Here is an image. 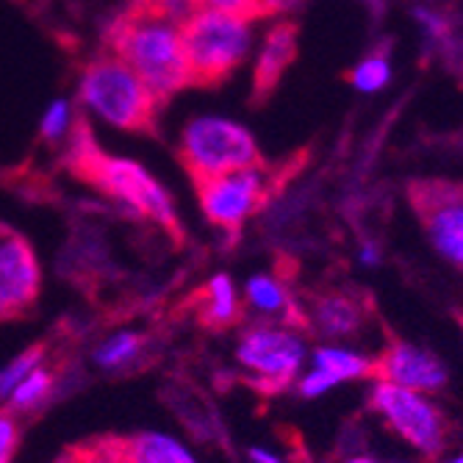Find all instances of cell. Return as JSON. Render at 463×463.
Segmentation results:
<instances>
[{"label": "cell", "instance_id": "6da1fadb", "mask_svg": "<svg viewBox=\"0 0 463 463\" xmlns=\"http://www.w3.org/2000/svg\"><path fill=\"white\" fill-rule=\"evenodd\" d=\"M114 56L128 64L158 100L192 87L181 25L145 4L114 25Z\"/></svg>", "mask_w": 463, "mask_h": 463}, {"label": "cell", "instance_id": "7a4b0ae2", "mask_svg": "<svg viewBox=\"0 0 463 463\" xmlns=\"http://www.w3.org/2000/svg\"><path fill=\"white\" fill-rule=\"evenodd\" d=\"M72 137V166L87 178L92 186H98L103 194L117 200L122 208H128L137 217H147L150 222L166 228L170 233H178V214L173 194L164 189V184L156 181V175L134 158L111 156L98 147V142L87 134L83 125Z\"/></svg>", "mask_w": 463, "mask_h": 463}, {"label": "cell", "instance_id": "3957f363", "mask_svg": "<svg viewBox=\"0 0 463 463\" xmlns=\"http://www.w3.org/2000/svg\"><path fill=\"white\" fill-rule=\"evenodd\" d=\"M78 103L117 131H150L158 98L117 56H100L78 78Z\"/></svg>", "mask_w": 463, "mask_h": 463}, {"label": "cell", "instance_id": "277c9868", "mask_svg": "<svg viewBox=\"0 0 463 463\" xmlns=\"http://www.w3.org/2000/svg\"><path fill=\"white\" fill-rule=\"evenodd\" d=\"M181 31L192 87H217L252 51V17L247 14L197 9Z\"/></svg>", "mask_w": 463, "mask_h": 463}, {"label": "cell", "instance_id": "5b68a950", "mask_svg": "<svg viewBox=\"0 0 463 463\" xmlns=\"http://www.w3.org/2000/svg\"><path fill=\"white\" fill-rule=\"evenodd\" d=\"M178 150L194 181L261 164V150L250 128L220 114L192 117L181 131Z\"/></svg>", "mask_w": 463, "mask_h": 463}, {"label": "cell", "instance_id": "8992f818", "mask_svg": "<svg viewBox=\"0 0 463 463\" xmlns=\"http://www.w3.org/2000/svg\"><path fill=\"white\" fill-rule=\"evenodd\" d=\"M308 342L283 322H261L241 333L236 345V361L267 392H283L303 374L308 364Z\"/></svg>", "mask_w": 463, "mask_h": 463}, {"label": "cell", "instance_id": "52a82bcc", "mask_svg": "<svg viewBox=\"0 0 463 463\" xmlns=\"http://www.w3.org/2000/svg\"><path fill=\"white\" fill-rule=\"evenodd\" d=\"M369 408L383 419L413 452L436 458L447 447V419L430 394L402 389L377 377L369 392Z\"/></svg>", "mask_w": 463, "mask_h": 463}, {"label": "cell", "instance_id": "ba28073f", "mask_svg": "<svg viewBox=\"0 0 463 463\" xmlns=\"http://www.w3.org/2000/svg\"><path fill=\"white\" fill-rule=\"evenodd\" d=\"M408 197L433 250L463 272V181H413Z\"/></svg>", "mask_w": 463, "mask_h": 463}, {"label": "cell", "instance_id": "9c48e42d", "mask_svg": "<svg viewBox=\"0 0 463 463\" xmlns=\"http://www.w3.org/2000/svg\"><path fill=\"white\" fill-rule=\"evenodd\" d=\"M194 184L205 220L225 231H239L264 205L269 189L261 164L222 173L214 178H203Z\"/></svg>", "mask_w": 463, "mask_h": 463}, {"label": "cell", "instance_id": "30bf717a", "mask_svg": "<svg viewBox=\"0 0 463 463\" xmlns=\"http://www.w3.org/2000/svg\"><path fill=\"white\" fill-rule=\"evenodd\" d=\"M42 288V267L31 241L6 231L0 236V319L25 314Z\"/></svg>", "mask_w": 463, "mask_h": 463}, {"label": "cell", "instance_id": "8fae6325", "mask_svg": "<svg viewBox=\"0 0 463 463\" xmlns=\"http://www.w3.org/2000/svg\"><path fill=\"white\" fill-rule=\"evenodd\" d=\"M374 374L381 381L397 383L402 389H413L422 394H439L449 383V366L428 347L413 342H392L381 358H374Z\"/></svg>", "mask_w": 463, "mask_h": 463}, {"label": "cell", "instance_id": "7c38bea8", "mask_svg": "<svg viewBox=\"0 0 463 463\" xmlns=\"http://www.w3.org/2000/svg\"><path fill=\"white\" fill-rule=\"evenodd\" d=\"M294 59H298V25L291 20H278L264 33L256 67H252V95H256V100H264L275 92Z\"/></svg>", "mask_w": 463, "mask_h": 463}, {"label": "cell", "instance_id": "4fadbf2b", "mask_svg": "<svg viewBox=\"0 0 463 463\" xmlns=\"http://www.w3.org/2000/svg\"><path fill=\"white\" fill-rule=\"evenodd\" d=\"M90 455L100 460H119V463H197L194 455L178 439L166 433H137L128 439H117L111 444L90 449Z\"/></svg>", "mask_w": 463, "mask_h": 463}, {"label": "cell", "instance_id": "5bb4252c", "mask_svg": "<svg viewBox=\"0 0 463 463\" xmlns=\"http://www.w3.org/2000/svg\"><path fill=\"white\" fill-rule=\"evenodd\" d=\"M366 319V311L358 298L345 291H327L319 294L308 311L311 327L330 342H347L353 335L361 333Z\"/></svg>", "mask_w": 463, "mask_h": 463}, {"label": "cell", "instance_id": "9a60e30c", "mask_svg": "<svg viewBox=\"0 0 463 463\" xmlns=\"http://www.w3.org/2000/svg\"><path fill=\"white\" fill-rule=\"evenodd\" d=\"M244 300L247 306L256 311L259 317L269 319V322H283L291 325V319H298L300 314L294 311V300L288 288L283 286V280H278L275 275H252L244 283Z\"/></svg>", "mask_w": 463, "mask_h": 463}, {"label": "cell", "instance_id": "2e32d148", "mask_svg": "<svg viewBox=\"0 0 463 463\" xmlns=\"http://www.w3.org/2000/svg\"><path fill=\"white\" fill-rule=\"evenodd\" d=\"M308 361H311L314 369H322V372L333 374L335 381H339V386L353 383V381H364V377L374 374V358L355 350V347H347L342 342H330V345L314 347Z\"/></svg>", "mask_w": 463, "mask_h": 463}, {"label": "cell", "instance_id": "e0dca14e", "mask_svg": "<svg viewBox=\"0 0 463 463\" xmlns=\"http://www.w3.org/2000/svg\"><path fill=\"white\" fill-rule=\"evenodd\" d=\"M239 291L233 286V278L220 272L208 278V283L200 291V319L208 327H231L239 319Z\"/></svg>", "mask_w": 463, "mask_h": 463}, {"label": "cell", "instance_id": "ac0fdd59", "mask_svg": "<svg viewBox=\"0 0 463 463\" xmlns=\"http://www.w3.org/2000/svg\"><path fill=\"white\" fill-rule=\"evenodd\" d=\"M145 350V339L134 330H119L111 333L109 339H103L95 350H92V364L103 372H117L125 369L128 364H134Z\"/></svg>", "mask_w": 463, "mask_h": 463}, {"label": "cell", "instance_id": "d6986e66", "mask_svg": "<svg viewBox=\"0 0 463 463\" xmlns=\"http://www.w3.org/2000/svg\"><path fill=\"white\" fill-rule=\"evenodd\" d=\"M56 383H59V377L56 372L45 369V366H39L36 372H31L25 381L9 394L6 400V408L9 413H28V411H36L45 405L53 392H56Z\"/></svg>", "mask_w": 463, "mask_h": 463}, {"label": "cell", "instance_id": "ffe728a7", "mask_svg": "<svg viewBox=\"0 0 463 463\" xmlns=\"http://www.w3.org/2000/svg\"><path fill=\"white\" fill-rule=\"evenodd\" d=\"M48 358V347L45 345H33L28 350H23L17 358H12L4 369H0V402H6L9 394L25 381L31 372H36Z\"/></svg>", "mask_w": 463, "mask_h": 463}, {"label": "cell", "instance_id": "44dd1931", "mask_svg": "<svg viewBox=\"0 0 463 463\" xmlns=\"http://www.w3.org/2000/svg\"><path fill=\"white\" fill-rule=\"evenodd\" d=\"M347 80L353 83V90H358V92H377V90H383L386 83L392 80V64H389L386 53L377 51V53L361 59L350 70Z\"/></svg>", "mask_w": 463, "mask_h": 463}, {"label": "cell", "instance_id": "7402d4cb", "mask_svg": "<svg viewBox=\"0 0 463 463\" xmlns=\"http://www.w3.org/2000/svg\"><path fill=\"white\" fill-rule=\"evenodd\" d=\"M72 119H75V106L67 98H56L53 103H48L45 114H42L39 134L48 142H61L72 134Z\"/></svg>", "mask_w": 463, "mask_h": 463}, {"label": "cell", "instance_id": "603a6c76", "mask_svg": "<svg viewBox=\"0 0 463 463\" xmlns=\"http://www.w3.org/2000/svg\"><path fill=\"white\" fill-rule=\"evenodd\" d=\"M294 383H298V394L303 400H319V397H325L327 392H333L335 386H339V381H335L333 374H327L322 369H314V366L303 369V374Z\"/></svg>", "mask_w": 463, "mask_h": 463}, {"label": "cell", "instance_id": "cb8c5ba5", "mask_svg": "<svg viewBox=\"0 0 463 463\" xmlns=\"http://www.w3.org/2000/svg\"><path fill=\"white\" fill-rule=\"evenodd\" d=\"M306 0H250V17H283L298 12Z\"/></svg>", "mask_w": 463, "mask_h": 463}, {"label": "cell", "instance_id": "d4e9b609", "mask_svg": "<svg viewBox=\"0 0 463 463\" xmlns=\"http://www.w3.org/2000/svg\"><path fill=\"white\" fill-rule=\"evenodd\" d=\"M20 441V428L12 413H0V463H12V455Z\"/></svg>", "mask_w": 463, "mask_h": 463}, {"label": "cell", "instance_id": "484cf974", "mask_svg": "<svg viewBox=\"0 0 463 463\" xmlns=\"http://www.w3.org/2000/svg\"><path fill=\"white\" fill-rule=\"evenodd\" d=\"M194 6L208 9V12H228V14L250 17V0H194Z\"/></svg>", "mask_w": 463, "mask_h": 463}, {"label": "cell", "instance_id": "4316f807", "mask_svg": "<svg viewBox=\"0 0 463 463\" xmlns=\"http://www.w3.org/2000/svg\"><path fill=\"white\" fill-rule=\"evenodd\" d=\"M247 460L250 463H283L275 452L264 449V447H250L247 449Z\"/></svg>", "mask_w": 463, "mask_h": 463}, {"label": "cell", "instance_id": "83f0119b", "mask_svg": "<svg viewBox=\"0 0 463 463\" xmlns=\"http://www.w3.org/2000/svg\"><path fill=\"white\" fill-rule=\"evenodd\" d=\"M358 259H361L364 267H377V264H381V250H377L374 244H364L361 252H358Z\"/></svg>", "mask_w": 463, "mask_h": 463}, {"label": "cell", "instance_id": "f1b7e54d", "mask_svg": "<svg viewBox=\"0 0 463 463\" xmlns=\"http://www.w3.org/2000/svg\"><path fill=\"white\" fill-rule=\"evenodd\" d=\"M345 463H377L374 458H369V455H353L350 460H345Z\"/></svg>", "mask_w": 463, "mask_h": 463}, {"label": "cell", "instance_id": "f546056e", "mask_svg": "<svg viewBox=\"0 0 463 463\" xmlns=\"http://www.w3.org/2000/svg\"><path fill=\"white\" fill-rule=\"evenodd\" d=\"M441 463H463V449H460V452H455V455H449V458H444Z\"/></svg>", "mask_w": 463, "mask_h": 463}, {"label": "cell", "instance_id": "4dcf8cb0", "mask_svg": "<svg viewBox=\"0 0 463 463\" xmlns=\"http://www.w3.org/2000/svg\"><path fill=\"white\" fill-rule=\"evenodd\" d=\"M87 460H90V463H119V460H100V458H95V455H87Z\"/></svg>", "mask_w": 463, "mask_h": 463}, {"label": "cell", "instance_id": "1f68e13d", "mask_svg": "<svg viewBox=\"0 0 463 463\" xmlns=\"http://www.w3.org/2000/svg\"><path fill=\"white\" fill-rule=\"evenodd\" d=\"M4 233H6V228H4V225H0V236H4Z\"/></svg>", "mask_w": 463, "mask_h": 463}, {"label": "cell", "instance_id": "d6a6232c", "mask_svg": "<svg viewBox=\"0 0 463 463\" xmlns=\"http://www.w3.org/2000/svg\"><path fill=\"white\" fill-rule=\"evenodd\" d=\"M392 463H400V460H392Z\"/></svg>", "mask_w": 463, "mask_h": 463}]
</instances>
